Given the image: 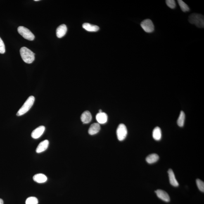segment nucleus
<instances>
[{
	"label": "nucleus",
	"instance_id": "nucleus-1",
	"mask_svg": "<svg viewBox=\"0 0 204 204\" xmlns=\"http://www.w3.org/2000/svg\"><path fill=\"white\" fill-rule=\"evenodd\" d=\"M20 55L22 59L25 63L31 64L35 59L34 53L29 48L26 47H22L20 50Z\"/></svg>",
	"mask_w": 204,
	"mask_h": 204
},
{
	"label": "nucleus",
	"instance_id": "nucleus-2",
	"mask_svg": "<svg viewBox=\"0 0 204 204\" xmlns=\"http://www.w3.org/2000/svg\"><path fill=\"white\" fill-rule=\"evenodd\" d=\"M188 21L190 23L194 24L199 28L204 27V17L203 15L200 14H192L189 17Z\"/></svg>",
	"mask_w": 204,
	"mask_h": 204
},
{
	"label": "nucleus",
	"instance_id": "nucleus-3",
	"mask_svg": "<svg viewBox=\"0 0 204 204\" xmlns=\"http://www.w3.org/2000/svg\"><path fill=\"white\" fill-rule=\"evenodd\" d=\"M35 101V98L34 96H31L28 98L26 101L25 102L23 105L16 114L18 116H20L24 115V114L28 112L33 105Z\"/></svg>",
	"mask_w": 204,
	"mask_h": 204
},
{
	"label": "nucleus",
	"instance_id": "nucleus-4",
	"mask_svg": "<svg viewBox=\"0 0 204 204\" xmlns=\"http://www.w3.org/2000/svg\"><path fill=\"white\" fill-rule=\"evenodd\" d=\"M18 31L19 33L24 38L29 41H33L34 39V36L29 29L23 26H20L18 28Z\"/></svg>",
	"mask_w": 204,
	"mask_h": 204
},
{
	"label": "nucleus",
	"instance_id": "nucleus-5",
	"mask_svg": "<svg viewBox=\"0 0 204 204\" xmlns=\"http://www.w3.org/2000/svg\"><path fill=\"white\" fill-rule=\"evenodd\" d=\"M127 134V130L126 126L123 124H121L118 127L117 135L119 141H122L125 139Z\"/></svg>",
	"mask_w": 204,
	"mask_h": 204
},
{
	"label": "nucleus",
	"instance_id": "nucleus-6",
	"mask_svg": "<svg viewBox=\"0 0 204 204\" xmlns=\"http://www.w3.org/2000/svg\"><path fill=\"white\" fill-rule=\"evenodd\" d=\"M141 26L145 32L148 33H151L154 31V25L153 21L150 19L143 20L141 22Z\"/></svg>",
	"mask_w": 204,
	"mask_h": 204
},
{
	"label": "nucleus",
	"instance_id": "nucleus-7",
	"mask_svg": "<svg viewBox=\"0 0 204 204\" xmlns=\"http://www.w3.org/2000/svg\"><path fill=\"white\" fill-rule=\"evenodd\" d=\"M45 129V127L44 126H39L33 131L31 134L32 137L34 139H38L44 133Z\"/></svg>",
	"mask_w": 204,
	"mask_h": 204
},
{
	"label": "nucleus",
	"instance_id": "nucleus-8",
	"mask_svg": "<svg viewBox=\"0 0 204 204\" xmlns=\"http://www.w3.org/2000/svg\"><path fill=\"white\" fill-rule=\"evenodd\" d=\"M157 197L160 199L165 202H168L170 201V197L168 193L163 190L158 189L155 191Z\"/></svg>",
	"mask_w": 204,
	"mask_h": 204
},
{
	"label": "nucleus",
	"instance_id": "nucleus-9",
	"mask_svg": "<svg viewBox=\"0 0 204 204\" xmlns=\"http://www.w3.org/2000/svg\"><path fill=\"white\" fill-rule=\"evenodd\" d=\"M67 27L65 24H62L59 26L56 29V34L57 37L62 38L65 35L67 32Z\"/></svg>",
	"mask_w": 204,
	"mask_h": 204
},
{
	"label": "nucleus",
	"instance_id": "nucleus-10",
	"mask_svg": "<svg viewBox=\"0 0 204 204\" xmlns=\"http://www.w3.org/2000/svg\"><path fill=\"white\" fill-rule=\"evenodd\" d=\"M96 118L98 123L104 124L106 123L108 121V116L106 113L102 112L97 114Z\"/></svg>",
	"mask_w": 204,
	"mask_h": 204
},
{
	"label": "nucleus",
	"instance_id": "nucleus-11",
	"mask_svg": "<svg viewBox=\"0 0 204 204\" xmlns=\"http://www.w3.org/2000/svg\"><path fill=\"white\" fill-rule=\"evenodd\" d=\"M49 141L48 140H45L40 143L36 149V152L38 153H42L45 151L48 148L49 145Z\"/></svg>",
	"mask_w": 204,
	"mask_h": 204
},
{
	"label": "nucleus",
	"instance_id": "nucleus-12",
	"mask_svg": "<svg viewBox=\"0 0 204 204\" xmlns=\"http://www.w3.org/2000/svg\"><path fill=\"white\" fill-rule=\"evenodd\" d=\"M81 119L83 123L88 124L91 122L92 119V116L90 112L89 111H86L84 112L81 115Z\"/></svg>",
	"mask_w": 204,
	"mask_h": 204
},
{
	"label": "nucleus",
	"instance_id": "nucleus-13",
	"mask_svg": "<svg viewBox=\"0 0 204 204\" xmlns=\"http://www.w3.org/2000/svg\"><path fill=\"white\" fill-rule=\"evenodd\" d=\"M101 127L100 124L98 123H93L89 127L88 132L91 135H94L99 132Z\"/></svg>",
	"mask_w": 204,
	"mask_h": 204
},
{
	"label": "nucleus",
	"instance_id": "nucleus-14",
	"mask_svg": "<svg viewBox=\"0 0 204 204\" xmlns=\"http://www.w3.org/2000/svg\"><path fill=\"white\" fill-rule=\"evenodd\" d=\"M169 181L171 184L174 187H178L179 186V183L176 180L173 171L172 169H169L168 171Z\"/></svg>",
	"mask_w": 204,
	"mask_h": 204
},
{
	"label": "nucleus",
	"instance_id": "nucleus-15",
	"mask_svg": "<svg viewBox=\"0 0 204 204\" xmlns=\"http://www.w3.org/2000/svg\"><path fill=\"white\" fill-rule=\"evenodd\" d=\"M83 28L86 31L90 32H96L99 30V27L98 26L92 25L88 23H84L82 25Z\"/></svg>",
	"mask_w": 204,
	"mask_h": 204
},
{
	"label": "nucleus",
	"instance_id": "nucleus-16",
	"mask_svg": "<svg viewBox=\"0 0 204 204\" xmlns=\"http://www.w3.org/2000/svg\"><path fill=\"white\" fill-rule=\"evenodd\" d=\"M33 180L35 182L38 183H44L47 180V178L45 175L38 174L33 176Z\"/></svg>",
	"mask_w": 204,
	"mask_h": 204
},
{
	"label": "nucleus",
	"instance_id": "nucleus-17",
	"mask_svg": "<svg viewBox=\"0 0 204 204\" xmlns=\"http://www.w3.org/2000/svg\"><path fill=\"white\" fill-rule=\"evenodd\" d=\"M162 131L160 127H157L153 129V139L156 141L160 140L162 138Z\"/></svg>",
	"mask_w": 204,
	"mask_h": 204
},
{
	"label": "nucleus",
	"instance_id": "nucleus-18",
	"mask_svg": "<svg viewBox=\"0 0 204 204\" xmlns=\"http://www.w3.org/2000/svg\"><path fill=\"white\" fill-rule=\"evenodd\" d=\"M159 157L156 153H153L149 155L146 158V162L149 164H153L159 160Z\"/></svg>",
	"mask_w": 204,
	"mask_h": 204
},
{
	"label": "nucleus",
	"instance_id": "nucleus-19",
	"mask_svg": "<svg viewBox=\"0 0 204 204\" xmlns=\"http://www.w3.org/2000/svg\"><path fill=\"white\" fill-rule=\"evenodd\" d=\"M185 119V114L184 112L181 111L177 121L178 126L180 127H183L184 125Z\"/></svg>",
	"mask_w": 204,
	"mask_h": 204
},
{
	"label": "nucleus",
	"instance_id": "nucleus-20",
	"mask_svg": "<svg viewBox=\"0 0 204 204\" xmlns=\"http://www.w3.org/2000/svg\"><path fill=\"white\" fill-rule=\"evenodd\" d=\"M178 3H179L181 9L183 12H186L189 11L190 8L189 6L182 0H178Z\"/></svg>",
	"mask_w": 204,
	"mask_h": 204
},
{
	"label": "nucleus",
	"instance_id": "nucleus-21",
	"mask_svg": "<svg viewBox=\"0 0 204 204\" xmlns=\"http://www.w3.org/2000/svg\"><path fill=\"white\" fill-rule=\"evenodd\" d=\"M38 201L35 197H31L26 200V204H38Z\"/></svg>",
	"mask_w": 204,
	"mask_h": 204
},
{
	"label": "nucleus",
	"instance_id": "nucleus-22",
	"mask_svg": "<svg viewBox=\"0 0 204 204\" xmlns=\"http://www.w3.org/2000/svg\"><path fill=\"white\" fill-rule=\"evenodd\" d=\"M197 186H198V189L204 193V183L203 181L200 179H197L196 180Z\"/></svg>",
	"mask_w": 204,
	"mask_h": 204
},
{
	"label": "nucleus",
	"instance_id": "nucleus-23",
	"mask_svg": "<svg viewBox=\"0 0 204 204\" xmlns=\"http://www.w3.org/2000/svg\"><path fill=\"white\" fill-rule=\"evenodd\" d=\"M166 3L167 6L171 9H174L176 7V3L174 0H167Z\"/></svg>",
	"mask_w": 204,
	"mask_h": 204
},
{
	"label": "nucleus",
	"instance_id": "nucleus-24",
	"mask_svg": "<svg viewBox=\"0 0 204 204\" xmlns=\"http://www.w3.org/2000/svg\"><path fill=\"white\" fill-rule=\"evenodd\" d=\"M6 52L5 46L2 40L0 38V53L3 54Z\"/></svg>",
	"mask_w": 204,
	"mask_h": 204
},
{
	"label": "nucleus",
	"instance_id": "nucleus-25",
	"mask_svg": "<svg viewBox=\"0 0 204 204\" xmlns=\"http://www.w3.org/2000/svg\"><path fill=\"white\" fill-rule=\"evenodd\" d=\"M0 204H3V200L1 198H0Z\"/></svg>",
	"mask_w": 204,
	"mask_h": 204
},
{
	"label": "nucleus",
	"instance_id": "nucleus-26",
	"mask_svg": "<svg viewBox=\"0 0 204 204\" xmlns=\"http://www.w3.org/2000/svg\"><path fill=\"white\" fill-rule=\"evenodd\" d=\"M102 112V110H101L100 109V110H99V113H101V112Z\"/></svg>",
	"mask_w": 204,
	"mask_h": 204
},
{
	"label": "nucleus",
	"instance_id": "nucleus-27",
	"mask_svg": "<svg viewBox=\"0 0 204 204\" xmlns=\"http://www.w3.org/2000/svg\"><path fill=\"white\" fill-rule=\"evenodd\" d=\"M34 1H39V0H34Z\"/></svg>",
	"mask_w": 204,
	"mask_h": 204
}]
</instances>
